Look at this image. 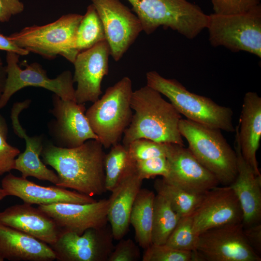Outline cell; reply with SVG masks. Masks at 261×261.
Returning a JSON list of instances; mask_svg holds the SVG:
<instances>
[{"label":"cell","instance_id":"cell-1","mask_svg":"<svg viewBox=\"0 0 261 261\" xmlns=\"http://www.w3.org/2000/svg\"><path fill=\"white\" fill-rule=\"evenodd\" d=\"M105 155L101 142L90 139L73 148L58 147L44 141L41 157L56 171L59 180L56 186L93 197L107 191Z\"/></svg>","mask_w":261,"mask_h":261},{"label":"cell","instance_id":"cell-2","mask_svg":"<svg viewBox=\"0 0 261 261\" xmlns=\"http://www.w3.org/2000/svg\"><path fill=\"white\" fill-rule=\"evenodd\" d=\"M130 104L134 113L123 134L124 146L140 138L184 145L178 127L181 114L160 92L146 85L133 91Z\"/></svg>","mask_w":261,"mask_h":261},{"label":"cell","instance_id":"cell-3","mask_svg":"<svg viewBox=\"0 0 261 261\" xmlns=\"http://www.w3.org/2000/svg\"><path fill=\"white\" fill-rule=\"evenodd\" d=\"M146 79L147 86L166 96L187 119L210 128L235 132L233 113L230 107L191 92L178 81L166 78L155 71L148 72Z\"/></svg>","mask_w":261,"mask_h":261},{"label":"cell","instance_id":"cell-4","mask_svg":"<svg viewBox=\"0 0 261 261\" xmlns=\"http://www.w3.org/2000/svg\"><path fill=\"white\" fill-rule=\"evenodd\" d=\"M181 136L198 160L217 178L219 184L230 186L237 174V157L221 130L188 119L179 122Z\"/></svg>","mask_w":261,"mask_h":261},{"label":"cell","instance_id":"cell-5","mask_svg":"<svg viewBox=\"0 0 261 261\" xmlns=\"http://www.w3.org/2000/svg\"><path fill=\"white\" fill-rule=\"evenodd\" d=\"M132 82L125 76L108 87L86 110L90 126L103 148L119 143L132 116Z\"/></svg>","mask_w":261,"mask_h":261},{"label":"cell","instance_id":"cell-6","mask_svg":"<svg viewBox=\"0 0 261 261\" xmlns=\"http://www.w3.org/2000/svg\"><path fill=\"white\" fill-rule=\"evenodd\" d=\"M82 16L78 14H66L46 25L25 27L8 37L29 53L49 60L61 56L73 63L79 53L75 40Z\"/></svg>","mask_w":261,"mask_h":261},{"label":"cell","instance_id":"cell-7","mask_svg":"<svg viewBox=\"0 0 261 261\" xmlns=\"http://www.w3.org/2000/svg\"><path fill=\"white\" fill-rule=\"evenodd\" d=\"M147 34L160 27L170 28L185 37H194L201 29L205 14L188 0H127Z\"/></svg>","mask_w":261,"mask_h":261},{"label":"cell","instance_id":"cell-8","mask_svg":"<svg viewBox=\"0 0 261 261\" xmlns=\"http://www.w3.org/2000/svg\"><path fill=\"white\" fill-rule=\"evenodd\" d=\"M214 47L246 51L261 58V5L240 14L208 15L206 28Z\"/></svg>","mask_w":261,"mask_h":261},{"label":"cell","instance_id":"cell-9","mask_svg":"<svg viewBox=\"0 0 261 261\" xmlns=\"http://www.w3.org/2000/svg\"><path fill=\"white\" fill-rule=\"evenodd\" d=\"M19 57L14 53H6L7 76L4 90L0 98V110L7 105L14 93L24 87L31 86L45 88L62 99L75 101V89L70 71H63L56 78H50L46 70L37 62L29 64L25 62V69H21L18 65Z\"/></svg>","mask_w":261,"mask_h":261},{"label":"cell","instance_id":"cell-10","mask_svg":"<svg viewBox=\"0 0 261 261\" xmlns=\"http://www.w3.org/2000/svg\"><path fill=\"white\" fill-rule=\"evenodd\" d=\"M50 112L54 118L48 123L52 143L62 148L79 146L90 139L98 140L86 116L85 103L62 99L53 94Z\"/></svg>","mask_w":261,"mask_h":261},{"label":"cell","instance_id":"cell-11","mask_svg":"<svg viewBox=\"0 0 261 261\" xmlns=\"http://www.w3.org/2000/svg\"><path fill=\"white\" fill-rule=\"evenodd\" d=\"M103 26L110 55L119 61L143 31L137 15L119 0H91Z\"/></svg>","mask_w":261,"mask_h":261},{"label":"cell","instance_id":"cell-12","mask_svg":"<svg viewBox=\"0 0 261 261\" xmlns=\"http://www.w3.org/2000/svg\"><path fill=\"white\" fill-rule=\"evenodd\" d=\"M243 230L242 222L208 230L198 235L196 250L205 261H261Z\"/></svg>","mask_w":261,"mask_h":261},{"label":"cell","instance_id":"cell-13","mask_svg":"<svg viewBox=\"0 0 261 261\" xmlns=\"http://www.w3.org/2000/svg\"><path fill=\"white\" fill-rule=\"evenodd\" d=\"M110 227L91 228L79 235L62 232L50 246L59 261H107L114 248Z\"/></svg>","mask_w":261,"mask_h":261},{"label":"cell","instance_id":"cell-14","mask_svg":"<svg viewBox=\"0 0 261 261\" xmlns=\"http://www.w3.org/2000/svg\"><path fill=\"white\" fill-rule=\"evenodd\" d=\"M192 216L198 236L213 228L242 223L243 217L238 198L229 186H218L206 192Z\"/></svg>","mask_w":261,"mask_h":261},{"label":"cell","instance_id":"cell-15","mask_svg":"<svg viewBox=\"0 0 261 261\" xmlns=\"http://www.w3.org/2000/svg\"><path fill=\"white\" fill-rule=\"evenodd\" d=\"M169 165L167 182L188 191L203 194L218 186L216 177L184 145L167 143L165 156Z\"/></svg>","mask_w":261,"mask_h":261},{"label":"cell","instance_id":"cell-16","mask_svg":"<svg viewBox=\"0 0 261 261\" xmlns=\"http://www.w3.org/2000/svg\"><path fill=\"white\" fill-rule=\"evenodd\" d=\"M109 46L106 40L80 52L72 63L74 67V83L75 102L79 103L94 102L102 94L101 84L108 74Z\"/></svg>","mask_w":261,"mask_h":261},{"label":"cell","instance_id":"cell-17","mask_svg":"<svg viewBox=\"0 0 261 261\" xmlns=\"http://www.w3.org/2000/svg\"><path fill=\"white\" fill-rule=\"evenodd\" d=\"M108 199L87 203H59L39 205L38 208L56 222L62 232L79 235L87 230L106 227L108 222Z\"/></svg>","mask_w":261,"mask_h":261},{"label":"cell","instance_id":"cell-18","mask_svg":"<svg viewBox=\"0 0 261 261\" xmlns=\"http://www.w3.org/2000/svg\"><path fill=\"white\" fill-rule=\"evenodd\" d=\"M31 101L29 99L17 102L11 109V118L14 133L25 141V149L15 160L14 170L19 171L21 176L35 177L39 180L48 181L55 185L58 182V177L53 170L49 169L41 160L44 139L42 135L30 136L23 129L19 120V114L28 108Z\"/></svg>","mask_w":261,"mask_h":261},{"label":"cell","instance_id":"cell-19","mask_svg":"<svg viewBox=\"0 0 261 261\" xmlns=\"http://www.w3.org/2000/svg\"><path fill=\"white\" fill-rule=\"evenodd\" d=\"M1 188L7 196L21 199L30 205L50 204L59 203H87L96 201L92 197L71 191L58 186H43L22 176L11 173L6 175L1 182Z\"/></svg>","mask_w":261,"mask_h":261},{"label":"cell","instance_id":"cell-20","mask_svg":"<svg viewBox=\"0 0 261 261\" xmlns=\"http://www.w3.org/2000/svg\"><path fill=\"white\" fill-rule=\"evenodd\" d=\"M143 181L136 171L134 162L130 160L119 183L108 199L107 218L115 240L123 238L128 232L131 209Z\"/></svg>","mask_w":261,"mask_h":261},{"label":"cell","instance_id":"cell-21","mask_svg":"<svg viewBox=\"0 0 261 261\" xmlns=\"http://www.w3.org/2000/svg\"><path fill=\"white\" fill-rule=\"evenodd\" d=\"M234 151L237 174L229 186L236 195L243 212L242 224L246 227L261 220V174L257 175L242 156L237 127L235 128Z\"/></svg>","mask_w":261,"mask_h":261},{"label":"cell","instance_id":"cell-22","mask_svg":"<svg viewBox=\"0 0 261 261\" xmlns=\"http://www.w3.org/2000/svg\"><path fill=\"white\" fill-rule=\"evenodd\" d=\"M0 223L19 230L50 246L62 232L56 222L46 213L24 203L0 212Z\"/></svg>","mask_w":261,"mask_h":261},{"label":"cell","instance_id":"cell-23","mask_svg":"<svg viewBox=\"0 0 261 261\" xmlns=\"http://www.w3.org/2000/svg\"><path fill=\"white\" fill-rule=\"evenodd\" d=\"M236 127L242 156L255 173L261 175L256 153L261 138V98L256 92L245 94Z\"/></svg>","mask_w":261,"mask_h":261},{"label":"cell","instance_id":"cell-24","mask_svg":"<svg viewBox=\"0 0 261 261\" xmlns=\"http://www.w3.org/2000/svg\"><path fill=\"white\" fill-rule=\"evenodd\" d=\"M53 261L55 254L48 244L0 223V261Z\"/></svg>","mask_w":261,"mask_h":261},{"label":"cell","instance_id":"cell-25","mask_svg":"<svg viewBox=\"0 0 261 261\" xmlns=\"http://www.w3.org/2000/svg\"><path fill=\"white\" fill-rule=\"evenodd\" d=\"M155 193L147 188H141L133 203L130 217L136 242L145 249L151 244V233Z\"/></svg>","mask_w":261,"mask_h":261},{"label":"cell","instance_id":"cell-26","mask_svg":"<svg viewBox=\"0 0 261 261\" xmlns=\"http://www.w3.org/2000/svg\"><path fill=\"white\" fill-rule=\"evenodd\" d=\"M154 188L157 194L165 198L180 218L193 214L204 194H196L172 184L164 179H156Z\"/></svg>","mask_w":261,"mask_h":261},{"label":"cell","instance_id":"cell-27","mask_svg":"<svg viewBox=\"0 0 261 261\" xmlns=\"http://www.w3.org/2000/svg\"><path fill=\"white\" fill-rule=\"evenodd\" d=\"M180 218L165 198L160 194L155 195L153 203L152 244H165Z\"/></svg>","mask_w":261,"mask_h":261},{"label":"cell","instance_id":"cell-28","mask_svg":"<svg viewBox=\"0 0 261 261\" xmlns=\"http://www.w3.org/2000/svg\"><path fill=\"white\" fill-rule=\"evenodd\" d=\"M104 40H106V38L103 24L94 5L90 4L83 15L77 30L76 49L80 53Z\"/></svg>","mask_w":261,"mask_h":261},{"label":"cell","instance_id":"cell-29","mask_svg":"<svg viewBox=\"0 0 261 261\" xmlns=\"http://www.w3.org/2000/svg\"><path fill=\"white\" fill-rule=\"evenodd\" d=\"M111 147L104 160L105 188L110 192L119 183L130 160L123 144L117 143Z\"/></svg>","mask_w":261,"mask_h":261},{"label":"cell","instance_id":"cell-30","mask_svg":"<svg viewBox=\"0 0 261 261\" xmlns=\"http://www.w3.org/2000/svg\"><path fill=\"white\" fill-rule=\"evenodd\" d=\"M192 214L180 218L165 244L181 250H196L198 236L193 229Z\"/></svg>","mask_w":261,"mask_h":261},{"label":"cell","instance_id":"cell-31","mask_svg":"<svg viewBox=\"0 0 261 261\" xmlns=\"http://www.w3.org/2000/svg\"><path fill=\"white\" fill-rule=\"evenodd\" d=\"M129 159L132 161L165 156L167 143L140 138L130 143L127 147Z\"/></svg>","mask_w":261,"mask_h":261},{"label":"cell","instance_id":"cell-32","mask_svg":"<svg viewBox=\"0 0 261 261\" xmlns=\"http://www.w3.org/2000/svg\"><path fill=\"white\" fill-rule=\"evenodd\" d=\"M192 251L181 250L165 244H151L145 249L143 261H192Z\"/></svg>","mask_w":261,"mask_h":261},{"label":"cell","instance_id":"cell-33","mask_svg":"<svg viewBox=\"0 0 261 261\" xmlns=\"http://www.w3.org/2000/svg\"><path fill=\"white\" fill-rule=\"evenodd\" d=\"M8 134L7 122L0 114V176L14 170L15 160L20 153L18 148L8 143Z\"/></svg>","mask_w":261,"mask_h":261},{"label":"cell","instance_id":"cell-34","mask_svg":"<svg viewBox=\"0 0 261 261\" xmlns=\"http://www.w3.org/2000/svg\"><path fill=\"white\" fill-rule=\"evenodd\" d=\"M138 175L143 180L161 176L166 177L169 171V165L165 156H160L134 162Z\"/></svg>","mask_w":261,"mask_h":261},{"label":"cell","instance_id":"cell-35","mask_svg":"<svg viewBox=\"0 0 261 261\" xmlns=\"http://www.w3.org/2000/svg\"><path fill=\"white\" fill-rule=\"evenodd\" d=\"M215 14H232L247 12L260 4V0H211Z\"/></svg>","mask_w":261,"mask_h":261},{"label":"cell","instance_id":"cell-36","mask_svg":"<svg viewBox=\"0 0 261 261\" xmlns=\"http://www.w3.org/2000/svg\"><path fill=\"white\" fill-rule=\"evenodd\" d=\"M114 247L107 261H137L141 259L139 246L131 239L118 240Z\"/></svg>","mask_w":261,"mask_h":261},{"label":"cell","instance_id":"cell-37","mask_svg":"<svg viewBox=\"0 0 261 261\" xmlns=\"http://www.w3.org/2000/svg\"><path fill=\"white\" fill-rule=\"evenodd\" d=\"M24 10V5L19 0H0V22H9L13 16Z\"/></svg>","mask_w":261,"mask_h":261},{"label":"cell","instance_id":"cell-38","mask_svg":"<svg viewBox=\"0 0 261 261\" xmlns=\"http://www.w3.org/2000/svg\"><path fill=\"white\" fill-rule=\"evenodd\" d=\"M244 233L249 245L259 255L261 253V222L244 227Z\"/></svg>","mask_w":261,"mask_h":261},{"label":"cell","instance_id":"cell-39","mask_svg":"<svg viewBox=\"0 0 261 261\" xmlns=\"http://www.w3.org/2000/svg\"><path fill=\"white\" fill-rule=\"evenodd\" d=\"M0 50L7 52H12L19 55L20 56H25L29 53L14 44L8 36L1 34L0 32Z\"/></svg>","mask_w":261,"mask_h":261},{"label":"cell","instance_id":"cell-40","mask_svg":"<svg viewBox=\"0 0 261 261\" xmlns=\"http://www.w3.org/2000/svg\"><path fill=\"white\" fill-rule=\"evenodd\" d=\"M7 76L6 65H4L3 61L0 56V98L4 90Z\"/></svg>","mask_w":261,"mask_h":261},{"label":"cell","instance_id":"cell-41","mask_svg":"<svg viewBox=\"0 0 261 261\" xmlns=\"http://www.w3.org/2000/svg\"><path fill=\"white\" fill-rule=\"evenodd\" d=\"M7 196L6 192L2 188H0V201Z\"/></svg>","mask_w":261,"mask_h":261}]
</instances>
